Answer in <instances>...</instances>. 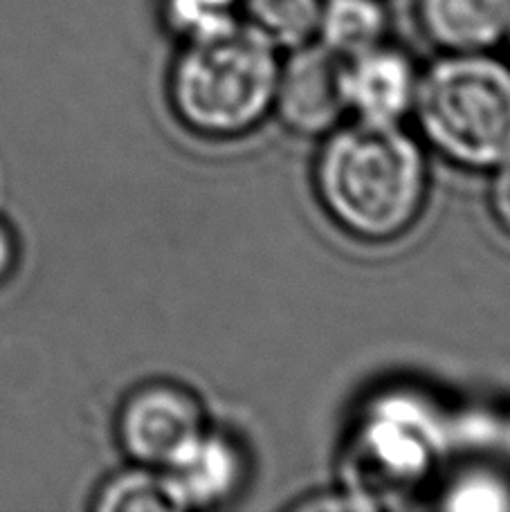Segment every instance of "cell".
Returning a JSON list of instances; mask_svg holds the SVG:
<instances>
[{
    "label": "cell",
    "instance_id": "cell-10",
    "mask_svg": "<svg viewBox=\"0 0 510 512\" xmlns=\"http://www.w3.org/2000/svg\"><path fill=\"white\" fill-rule=\"evenodd\" d=\"M385 0H324L315 41L342 59L371 50L387 39Z\"/></svg>",
    "mask_w": 510,
    "mask_h": 512
},
{
    "label": "cell",
    "instance_id": "cell-17",
    "mask_svg": "<svg viewBox=\"0 0 510 512\" xmlns=\"http://www.w3.org/2000/svg\"><path fill=\"white\" fill-rule=\"evenodd\" d=\"M506 43H508V50H510V27H508V34H506Z\"/></svg>",
    "mask_w": 510,
    "mask_h": 512
},
{
    "label": "cell",
    "instance_id": "cell-11",
    "mask_svg": "<svg viewBox=\"0 0 510 512\" xmlns=\"http://www.w3.org/2000/svg\"><path fill=\"white\" fill-rule=\"evenodd\" d=\"M324 0H241V18L279 50L315 41Z\"/></svg>",
    "mask_w": 510,
    "mask_h": 512
},
{
    "label": "cell",
    "instance_id": "cell-7",
    "mask_svg": "<svg viewBox=\"0 0 510 512\" xmlns=\"http://www.w3.org/2000/svg\"><path fill=\"white\" fill-rule=\"evenodd\" d=\"M416 84L412 59L387 41L344 59L346 106L358 120L400 124L412 113Z\"/></svg>",
    "mask_w": 510,
    "mask_h": 512
},
{
    "label": "cell",
    "instance_id": "cell-16",
    "mask_svg": "<svg viewBox=\"0 0 510 512\" xmlns=\"http://www.w3.org/2000/svg\"><path fill=\"white\" fill-rule=\"evenodd\" d=\"M18 261V241L12 227L0 218V283L12 274Z\"/></svg>",
    "mask_w": 510,
    "mask_h": 512
},
{
    "label": "cell",
    "instance_id": "cell-14",
    "mask_svg": "<svg viewBox=\"0 0 510 512\" xmlns=\"http://www.w3.org/2000/svg\"><path fill=\"white\" fill-rule=\"evenodd\" d=\"M445 506L454 510H504L510 508V492L495 477L470 474L457 481Z\"/></svg>",
    "mask_w": 510,
    "mask_h": 512
},
{
    "label": "cell",
    "instance_id": "cell-9",
    "mask_svg": "<svg viewBox=\"0 0 510 512\" xmlns=\"http://www.w3.org/2000/svg\"><path fill=\"white\" fill-rule=\"evenodd\" d=\"M167 472L182 506L205 508L223 504L243 481V461L227 438L205 432L196 445Z\"/></svg>",
    "mask_w": 510,
    "mask_h": 512
},
{
    "label": "cell",
    "instance_id": "cell-13",
    "mask_svg": "<svg viewBox=\"0 0 510 512\" xmlns=\"http://www.w3.org/2000/svg\"><path fill=\"white\" fill-rule=\"evenodd\" d=\"M160 18L176 39L189 43L241 21V0H160Z\"/></svg>",
    "mask_w": 510,
    "mask_h": 512
},
{
    "label": "cell",
    "instance_id": "cell-1",
    "mask_svg": "<svg viewBox=\"0 0 510 512\" xmlns=\"http://www.w3.org/2000/svg\"><path fill=\"white\" fill-rule=\"evenodd\" d=\"M315 164V189L333 223L362 241H391L421 216L427 162L400 124L333 128Z\"/></svg>",
    "mask_w": 510,
    "mask_h": 512
},
{
    "label": "cell",
    "instance_id": "cell-5",
    "mask_svg": "<svg viewBox=\"0 0 510 512\" xmlns=\"http://www.w3.org/2000/svg\"><path fill=\"white\" fill-rule=\"evenodd\" d=\"M205 432L198 400L167 382L135 389L117 418L122 450L138 465L156 470H169Z\"/></svg>",
    "mask_w": 510,
    "mask_h": 512
},
{
    "label": "cell",
    "instance_id": "cell-3",
    "mask_svg": "<svg viewBox=\"0 0 510 512\" xmlns=\"http://www.w3.org/2000/svg\"><path fill=\"white\" fill-rule=\"evenodd\" d=\"M412 113L432 149L472 171L510 160V66L488 52H445L418 75Z\"/></svg>",
    "mask_w": 510,
    "mask_h": 512
},
{
    "label": "cell",
    "instance_id": "cell-6",
    "mask_svg": "<svg viewBox=\"0 0 510 512\" xmlns=\"http://www.w3.org/2000/svg\"><path fill=\"white\" fill-rule=\"evenodd\" d=\"M272 111L297 135H329L349 113L344 59L317 41L290 50V57L281 61Z\"/></svg>",
    "mask_w": 510,
    "mask_h": 512
},
{
    "label": "cell",
    "instance_id": "cell-15",
    "mask_svg": "<svg viewBox=\"0 0 510 512\" xmlns=\"http://www.w3.org/2000/svg\"><path fill=\"white\" fill-rule=\"evenodd\" d=\"M490 209L499 227L510 236V160L495 169L490 182Z\"/></svg>",
    "mask_w": 510,
    "mask_h": 512
},
{
    "label": "cell",
    "instance_id": "cell-4",
    "mask_svg": "<svg viewBox=\"0 0 510 512\" xmlns=\"http://www.w3.org/2000/svg\"><path fill=\"white\" fill-rule=\"evenodd\" d=\"M441 450L434 416L412 396H385L362 418L351 447L353 490L358 497H396L432 470Z\"/></svg>",
    "mask_w": 510,
    "mask_h": 512
},
{
    "label": "cell",
    "instance_id": "cell-8",
    "mask_svg": "<svg viewBox=\"0 0 510 512\" xmlns=\"http://www.w3.org/2000/svg\"><path fill=\"white\" fill-rule=\"evenodd\" d=\"M414 14L443 52H488L506 41L510 0H414Z\"/></svg>",
    "mask_w": 510,
    "mask_h": 512
},
{
    "label": "cell",
    "instance_id": "cell-2",
    "mask_svg": "<svg viewBox=\"0 0 510 512\" xmlns=\"http://www.w3.org/2000/svg\"><path fill=\"white\" fill-rule=\"evenodd\" d=\"M279 48L236 21L205 39L182 43L171 66L169 97L189 131L214 140L257 128L275 106Z\"/></svg>",
    "mask_w": 510,
    "mask_h": 512
},
{
    "label": "cell",
    "instance_id": "cell-12",
    "mask_svg": "<svg viewBox=\"0 0 510 512\" xmlns=\"http://www.w3.org/2000/svg\"><path fill=\"white\" fill-rule=\"evenodd\" d=\"M97 510H185L165 470L144 468L115 474L97 492Z\"/></svg>",
    "mask_w": 510,
    "mask_h": 512
},
{
    "label": "cell",
    "instance_id": "cell-18",
    "mask_svg": "<svg viewBox=\"0 0 510 512\" xmlns=\"http://www.w3.org/2000/svg\"><path fill=\"white\" fill-rule=\"evenodd\" d=\"M508 447H510V436H508Z\"/></svg>",
    "mask_w": 510,
    "mask_h": 512
}]
</instances>
